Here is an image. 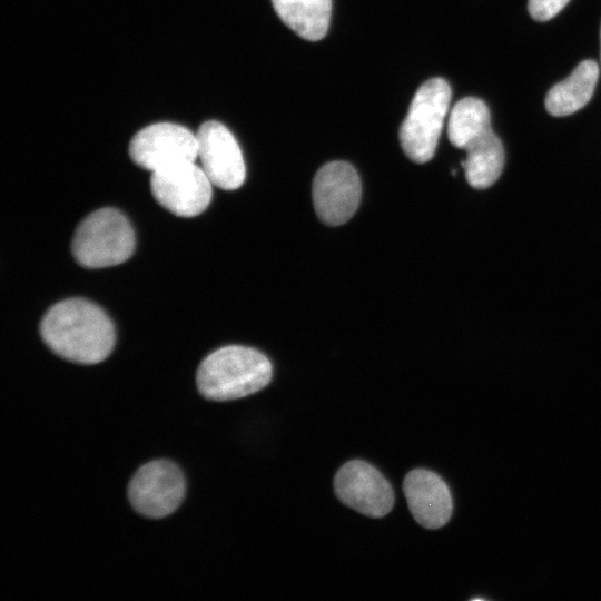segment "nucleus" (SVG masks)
<instances>
[{"instance_id": "obj_1", "label": "nucleus", "mask_w": 601, "mask_h": 601, "mask_svg": "<svg viewBox=\"0 0 601 601\" xmlns=\"http://www.w3.org/2000/svg\"><path fill=\"white\" fill-rule=\"evenodd\" d=\"M40 334L55 354L87 365L106 359L116 337L109 316L83 298H68L51 306L41 319Z\"/></svg>"}, {"instance_id": "obj_2", "label": "nucleus", "mask_w": 601, "mask_h": 601, "mask_svg": "<svg viewBox=\"0 0 601 601\" xmlns=\"http://www.w3.org/2000/svg\"><path fill=\"white\" fill-rule=\"evenodd\" d=\"M272 376V363L263 353L247 346L228 345L203 359L196 383L205 398L221 402L260 391Z\"/></svg>"}, {"instance_id": "obj_3", "label": "nucleus", "mask_w": 601, "mask_h": 601, "mask_svg": "<svg viewBox=\"0 0 601 601\" xmlns=\"http://www.w3.org/2000/svg\"><path fill=\"white\" fill-rule=\"evenodd\" d=\"M71 249L76 262L86 268L119 265L135 250V233L121 211L101 208L78 225Z\"/></svg>"}, {"instance_id": "obj_4", "label": "nucleus", "mask_w": 601, "mask_h": 601, "mask_svg": "<svg viewBox=\"0 0 601 601\" xmlns=\"http://www.w3.org/2000/svg\"><path fill=\"white\" fill-rule=\"evenodd\" d=\"M451 100V88L442 78L425 81L414 95L400 127V142L414 162L424 164L435 154Z\"/></svg>"}, {"instance_id": "obj_5", "label": "nucleus", "mask_w": 601, "mask_h": 601, "mask_svg": "<svg viewBox=\"0 0 601 601\" xmlns=\"http://www.w3.org/2000/svg\"><path fill=\"white\" fill-rule=\"evenodd\" d=\"M186 482L180 469L167 460L142 465L128 486V499L139 514L160 519L175 512L181 504Z\"/></svg>"}, {"instance_id": "obj_6", "label": "nucleus", "mask_w": 601, "mask_h": 601, "mask_svg": "<svg viewBox=\"0 0 601 601\" xmlns=\"http://www.w3.org/2000/svg\"><path fill=\"white\" fill-rule=\"evenodd\" d=\"M211 181L195 161H184L154 171L150 188L157 203L179 217L201 214L211 199Z\"/></svg>"}, {"instance_id": "obj_7", "label": "nucleus", "mask_w": 601, "mask_h": 601, "mask_svg": "<svg viewBox=\"0 0 601 601\" xmlns=\"http://www.w3.org/2000/svg\"><path fill=\"white\" fill-rule=\"evenodd\" d=\"M129 156L137 166L151 173L179 162L195 161L198 157L197 137L177 124H154L132 137Z\"/></svg>"}, {"instance_id": "obj_8", "label": "nucleus", "mask_w": 601, "mask_h": 601, "mask_svg": "<svg viewBox=\"0 0 601 601\" xmlns=\"http://www.w3.org/2000/svg\"><path fill=\"white\" fill-rule=\"evenodd\" d=\"M362 196L361 179L346 161H332L316 173L313 181V204L324 224L339 226L356 213Z\"/></svg>"}, {"instance_id": "obj_9", "label": "nucleus", "mask_w": 601, "mask_h": 601, "mask_svg": "<svg viewBox=\"0 0 601 601\" xmlns=\"http://www.w3.org/2000/svg\"><path fill=\"white\" fill-rule=\"evenodd\" d=\"M336 496L347 506L371 518H382L393 508L394 493L388 481L370 463L352 460L334 479Z\"/></svg>"}, {"instance_id": "obj_10", "label": "nucleus", "mask_w": 601, "mask_h": 601, "mask_svg": "<svg viewBox=\"0 0 601 601\" xmlns=\"http://www.w3.org/2000/svg\"><path fill=\"white\" fill-rule=\"evenodd\" d=\"M198 157L211 184L224 190L239 188L246 177L240 147L233 134L220 122H204L197 134Z\"/></svg>"}, {"instance_id": "obj_11", "label": "nucleus", "mask_w": 601, "mask_h": 601, "mask_svg": "<svg viewBox=\"0 0 601 601\" xmlns=\"http://www.w3.org/2000/svg\"><path fill=\"white\" fill-rule=\"evenodd\" d=\"M403 491L415 521L426 529L445 525L453 511L446 483L434 472L415 469L404 479Z\"/></svg>"}, {"instance_id": "obj_12", "label": "nucleus", "mask_w": 601, "mask_h": 601, "mask_svg": "<svg viewBox=\"0 0 601 601\" xmlns=\"http://www.w3.org/2000/svg\"><path fill=\"white\" fill-rule=\"evenodd\" d=\"M599 77L593 60L579 63L563 81L553 86L545 97V108L555 117L571 115L583 108L591 99Z\"/></svg>"}, {"instance_id": "obj_13", "label": "nucleus", "mask_w": 601, "mask_h": 601, "mask_svg": "<svg viewBox=\"0 0 601 601\" xmlns=\"http://www.w3.org/2000/svg\"><path fill=\"white\" fill-rule=\"evenodd\" d=\"M464 150L466 158L462 165L467 183L476 189L492 186L501 176L504 166V148L492 128Z\"/></svg>"}, {"instance_id": "obj_14", "label": "nucleus", "mask_w": 601, "mask_h": 601, "mask_svg": "<svg viewBox=\"0 0 601 601\" xmlns=\"http://www.w3.org/2000/svg\"><path fill=\"white\" fill-rule=\"evenodd\" d=\"M280 20L299 37L316 41L325 37L332 0H272Z\"/></svg>"}, {"instance_id": "obj_15", "label": "nucleus", "mask_w": 601, "mask_h": 601, "mask_svg": "<svg viewBox=\"0 0 601 601\" xmlns=\"http://www.w3.org/2000/svg\"><path fill=\"white\" fill-rule=\"evenodd\" d=\"M489 129H491L490 110L481 99L466 97L452 108L447 135L453 146L465 149Z\"/></svg>"}, {"instance_id": "obj_16", "label": "nucleus", "mask_w": 601, "mask_h": 601, "mask_svg": "<svg viewBox=\"0 0 601 601\" xmlns=\"http://www.w3.org/2000/svg\"><path fill=\"white\" fill-rule=\"evenodd\" d=\"M570 0H529L528 9L538 21H546L556 16Z\"/></svg>"}, {"instance_id": "obj_17", "label": "nucleus", "mask_w": 601, "mask_h": 601, "mask_svg": "<svg viewBox=\"0 0 601 601\" xmlns=\"http://www.w3.org/2000/svg\"><path fill=\"white\" fill-rule=\"evenodd\" d=\"M600 47H601V29H600ZM600 53H601V50H600Z\"/></svg>"}]
</instances>
